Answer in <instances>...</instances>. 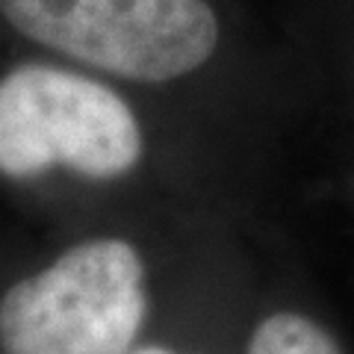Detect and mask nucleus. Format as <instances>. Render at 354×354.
Wrapping results in <instances>:
<instances>
[{
    "label": "nucleus",
    "mask_w": 354,
    "mask_h": 354,
    "mask_svg": "<svg viewBox=\"0 0 354 354\" xmlns=\"http://www.w3.org/2000/svg\"><path fill=\"white\" fill-rule=\"evenodd\" d=\"M148 313L145 266L124 239L80 242L0 298L3 354H130Z\"/></svg>",
    "instance_id": "1"
},
{
    "label": "nucleus",
    "mask_w": 354,
    "mask_h": 354,
    "mask_svg": "<svg viewBox=\"0 0 354 354\" xmlns=\"http://www.w3.org/2000/svg\"><path fill=\"white\" fill-rule=\"evenodd\" d=\"M142 160V130L109 86L57 65H18L0 77V174L30 180L68 169L113 180Z\"/></svg>",
    "instance_id": "2"
},
{
    "label": "nucleus",
    "mask_w": 354,
    "mask_h": 354,
    "mask_svg": "<svg viewBox=\"0 0 354 354\" xmlns=\"http://www.w3.org/2000/svg\"><path fill=\"white\" fill-rule=\"evenodd\" d=\"M0 12L30 41L139 83L201 68L218 44L207 0H0Z\"/></svg>",
    "instance_id": "3"
},
{
    "label": "nucleus",
    "mask_w": 354,
    "mask_h": 354,
    "mask_svg": "<svg viewBox=\"0 0 354 354\" xmlns=\"http://www.w3.org/2000/svg\"><path fill=\"white\" fill-rule=\"evenodd\" d=\"M248 354H339V348L334 337L313 319L298 313H274L257 325Z\"/></svg>",
    "instance_id": "4"
},
{
    "label": "nucleus",
    "mask_w": 354,
    "mask_h": 354,
    "mask_svg": "<svg viewBox=\"0 0 354 354\" xmlns=\"http://www.w3.org/2000/svg\"><path fill=\"white\" fill-rule=\"evenodd\" d=\"M133 354H177V351L165 348V346H145V348H139V351H133Z\"/></svg>",
    "instance_id": "5"
}]
</instances>
